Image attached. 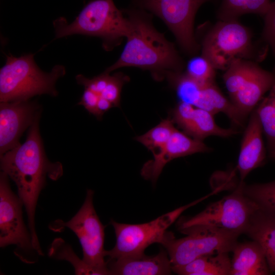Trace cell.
<instances>
[{
	"label": "cell",
	"instance_id": "cell-26",
	"mask_svg": "<svg viewBox=\"0 0 275 275\" xmlns=\"http://www.w3.org/2000/svg\"><path fill=\"white\" fill-rule=\"evenodd\" d=\"M243 190L260 208L275 216V180L249 185L244 184Z\"/></svg>",
	"mask_w": 275,
	"mask_h": 275
},
{
	"label": "cell",
	"instance_id": "cell-31",
	"mask_svg": "<svg viewBox=\"0 0 275 275\" xmlns=\"http://www.w3.org/2000/svg\"><path fill=\"white\" fill-rule=\"evenodd\" d=\"M269 156L271 158L275 160V151L269 153Z\"/></svg>",
	"mask_w": 275,
	"mask_h": 275
},
{
	"label": "cell",
	"instance_id": "cell-6",
	"mask_svg": "<svg viewBox=\"0 0 275 275\" xmlns=\"http://www.w3.org/2000/svg\"><path fill=\"white\" fill-rule=\"evenodd\" d=\"M241 182L232 194L208 205L196 215L181 219L178 229L208 227L237 233L244 234L259 206L243 193Z\"/></svg>",
	"mask_w": 275,
	"mask_h": 275
},
{
	"label": "cell",
	"instance_id": "cell-7",
	"mask_svg": "<svg viewBox=\"0 0 275 275\" xmlns=\"http://www.w3.org/2000/svg\"><path fill=\"white\" fill-rule=\"evenodd\" d=\"M223 80L230 101L245 118L273 86L275 74L257 62L239 59L225 71Z\"/></svg>",
	"mask_w": 275,
	"mask_h": 275
},
{
	"label": "cell",
	"instance_id": "cell-18",
	"mask_svg": "<svg viewBox=\"0 0 275 275\" xmlns=\"http://www.w3.org/2000/svg\"><path fill=\"white\" fill-rule=\"evenodd\" d=\"M263 130L258 115L254 111L251 115L241 141L237 169L241 182L248 174L260 167L266 157Z\"/></svg>",
	"mask_w": 275,
	"mask_h": 275
},
{
	"label": "cell",
	"instance_id": "cell-24",
	"mask_svg": "<svg viewBox=\"0 0 275 275\" xmlns=\"http://www.w3.org/2000/svg\"><path fill=\"white\" fill-rule=\"evenodd\" d=\"M175 129L172 120L167 118L144 134L136 137L135 140L151 151L153 155L166 145Z\"/></svg>",
	"mask_w": 275,
	"mask_h": 275
},
{
	"label": "cell",
	"instance_id": "cell-28",
	"mask_svg": "<svg viewBox=\"0 0 275 275\" xmlns=\"http://www.w3.org/2000/svg\"><path fill=\"white\" fill-rule=\"evenodd\" d=\"M128 80L129 77L121 73L109 75L107 85L100 97L108 100L114 107H120L122 88Z\"/></svg>",
	"mask_w": 275,
	"mask_h": 275
},
{
	"label": "cell",
	"instance_id": "cell-30",
	"mask_svg": "<svg viewBox=\"0 0 275 275\" xmlns=\"http://www.w3.org/2000/svg\"><path fill=\"white\" fill-rule=\"evenodd\" d=\"M99 98L100 97L96 92L88 88H85L78 104L82 105L90 114L96 117L97 106Z\"/></svg>",
	"mask_w": 275,
	"mask_h": 275
},
{
	"label": "cell",
	"instance_id": "cell-20",
	"mask_svg": "<svg viewBox=\"0 0 275 275\" xmlns=\"http://www.w3.org/2000/svg\"><path fill=\"white\" fill-rule=\"evenodd\" d=\"M262 248L271 273L275 272V216L259 208L244 233Z\"/></svg>",
	"mask_w": 275,
	"mask_h": 275
},
{
	"label": "cell",
	"instance_id": "cell-9",
	"mask_svg": "<svg viewBox=\"0 0 275 275\" xmlns=\"http://www.w3.org/2000/svg\"><path fill=\"white\" fill-rule=\"evenodd\" d=\"M93 194V190L88 189L82 206L70 220L67 222L57 220L49 228L56 232H60L65 227L71 230L81 245L82 260L100 275L109 274L105 260L104 226L95 210Z\"/></svg>",
	"mask_w": 275,
	"mask_h": 275
},
{
	"label": "cell",
	"instance_id": "cell-3",
	"mask_svg": "<svg viewBox=\"0 0 275 275\" xmlns=\"http://www.w3.org/2000/svg\"><path fill=\"white\" fill-rule=\"evenodd\" d=\"M201 47L202 55L216 70L224 71L239 59L263 60L269 48L254 43L251 31L238 20H218L203 37Z\"/></svg>",
	"mask_w": 275,
	"mask_h": 275
},
{
	"label": "cell",
	"instance_id": "cell-1",
	"mask_svg": "<svg viewBox=\"0 0 275 275\" xmlns=\"http://www.w3.org/2000/svg\"><path fill=\"white\" fill-rule=\"evenodd\" d=\"M40 117L30 127L25 142L0 155V159L1 171L15 183L18 197L25 207L34 248L42 256L35 228L37 201L46 179H59L63 169L60 162L50 161L45 155L39 131Z\"/></svg>",
	"mask_w": 275,
	"mask_h": 275
},
{
	"label": "cell",
	"instance_id": "cell-15",
	"mask_svg": "<svg viewBox=\"0 0 275 275\" xmlns=\"http://www.w3.org/2000/svg\"><path fill=\"white\" fill-rule=\"evenodd\" d=\"M210 150L202 140L190 138L176 129L162 149L153 155L152 159L144 163L141 169V175L145 179L154 183L164 166L172 160Z\"/></svg>",
	"mask_w": 275,
	"mask_h": 275
},
{
	"label": "cell",
	"instance_id": "cell-17",
	"mask_svg": "<svg viewBox=\"0 0 275 275\" xmlns=\"http://www.w3.org/2000/svg\"><path fill=\"white\" fill-rule=\"evenodd\" d=\"M106 263L109 274L162 275L170 274L172 271L168 254L163 250L154 256H147L144 253L108 259Z\"/></svg>",
	"mask_w": 275,
	"mask_h": 275
},
{
	"label": "cell",
	"instance_id": "cell-14",
	"mask_svg": "<svg viewBox=\"0 0 275 275\" xmlns=\"http://www.w3.org/2000/svg\"><path fill=\"white\" fill-rule=\"evenodd\" d=\"M40 112L39 104L30 100L1 102L0 155L20 144L22 134L40 116Z\"/></svg>",
	"mask_w": 275,
	"mask_h": 275
},
{
	"label": "cell",
	"instance_id": "cell-19",
	"mask_svg": "<svg viewBox=\"0 0 275 275\" xmlns=\"http://www.w3.org/2000/svg\"><path fill=\"white\" fill-rule=\"evenodd\" d=\"M230 275H268L271 273L265 253L256 241L238 243L232 251Z\"/></svg>",
	"mask_w": 275,
	"mask_h": 275
},
{
	"label": "cell",
	"instance_id": "cell-5",
	"mask_svg": "<svg viewBox=\"0 0 275 275\" xmlns=\"http://www.w3.org/2000/svg\"><path fill=\"white\" fill-rule=\"evenodd\" d=\"M53 25L56 39L74 34L99 37L107 49L126 37L129 29L128 18L123 16L113 0L91 1L71 23L60 18Z\"/></svg>",
	"mask_w": 275,
	"mask_h": 275
},
{
	"label": "cell",
	"instance_id": "cell-22",
	"mask_svg": "<svg viewBox=\"0 0 275 275\" xmlns=\"http://www.w3.org/2000/svg\"><path fill=\"white\" fill-rule=\"evenodd\" d=\"M271 3L270 0H221L216 17L218 20H231L247 14L263 16Z\"/></svg>",
	"mask_w": 275,
	"mask_h": 275
},
{
	"label": "cell",
	"instance_id": "cell-21",
	"mask_svg": "<svg viewBox=\"0 0 275 275\" xmlns=\"http://www.w3.org/2000/svg\"><path fill=\"white\" fill-rule=\"evenodd\" d=\"M231 260L228 253H219L198 258L183 265L172 266L180 275H230Z\"/></svg>",
	"mask_w": 275,
	"mask_h": 275
},
{
	"label": "cell",
	"instance_id": "cell-10",
	"mask_svg": "<svg viewBox=\"0 0 275 275\" xmlns=\"http://www.w3.org/2000/svg\"><path fill=\"white\" fill-rule=\"evenodd\" d=\"M196 202L177 208L150 222L141 224H127L112 220L116 238L114 247L105 251L108 259L141 255L150 245L163 243L169 232L167 229L187 208Z\"/></svg>",
	"mask_w": 275,
	"mask_h": 275
},
{
	"label": "cell",
	"instance_id": "cell-2",
	"mask_svg": "<svg viewBox=\"0 0 275 275\" xmlns=\"http://www.w3.org/2000/svg\"><path fill=\"white\" fill-rule=\"evenodd\" d=\"M127 42L119 59L105 72L124 67L150 70L157 79L169 72H181L184 62L173 43L157 32L145 14H129Z\"/></svg>",
	"mask_w": 275,
	"mask_h": 275
},
{
	"label": "cell",
	"instance_id": "cell-8",
	"mask_svg": "<svg viewBox=\"0 0 275 275\" xmlns=\"http://www.w3.org/2000/svg\"><path fill=\"white\" fill-rule=\"evenodd\" d=\"M186 236L176 239L170 233L162 245L172 266L185 265L202 256L232 252L239 234L208 227H197L180 231Z\"/></svg>",
	"mask_w": 275,
	"mask_h": 275
},
{
	"label": "cell",
	"instance_id": "cell-16",
	"mask_svg": "<svg viewBox=\"0 0 275 275\" xmlns=\"http://www.w3.org/2000/svg\"><path fill=\"white\" fill-rule=\"evenodd\" d=\"M173 122L176 123L187 134L203 140L215 135L228 137L237 132L233 129L223 128L215 123L213 114L205 109L179 101L172 112Z\"/></svg>",
	"mask_w": 275,
	"mask_h": 275
},
{
	"label": "cell",
	"instance_id": "cell-13",
	"mask_svg": "<svg viewBox=\"0 0 275 275\" xmlns=\"http://www.w3.org/2000/svg\"><path fill=\"white\" fill-rule=\"evenodd\" d=\"M165 77L180 101L205 109L213 115L223 113L235 124L238 126L242 124L245 118L223 94L215 82H199L182 71L169 72Z\"/></svg>",
	"mask_w": 275,
	"mask_h": 275
},
{
	"label": "cell",
	"instance_id": "cell-23",
	"mask_svg": "<svg viewBox=\"0 0 275 275\" xmlns=\"http://www.w3.org/2000/svg\"><path fill=\"white\" fill-rule=\"evenodd\" d=\"M255 111L265 135L269 153L275 151V83Z\"/></svg>",
	"mask_w": 275,
	"mask_h": 275
},
{
	"label": "cell",
	"instance_id": "cell-4",
	"mask_svg": "<svg viewBox=\"0 0 275 275\" xmlns=\"http://www.w3.org/2000/svg\"><path fill=\"white\" fill-rule=\"evenodd\" d=\"M65 73V67L59 65L49 73L42 71L36 65L33 54L18 58L7 55L6 63L0 70V101H26L44 94L56 96V81Z\"/></svg>",
	"mask_w": 275,
	"mask_h": 275
},
{
	"label": "cell",
	"instance_id": "cell-29",
	"mask_svg": "<svg viewBox=\"0 0 275 275\" xmlns=\"http://www.w3.org/2000/svg\"><path fill=\"white\" fill-rule=\"evenodd\" d=\"M264 17L262 39L275 56V0L270 5Z\"/></svg>",
	"mask_w": 275,
	"mask_h": 275
},
{
	"label": "cell",
	"instance_id": "cell-27",
	"mask_svg": "<svg viewBox=\"0 0 275 275\" xmlns=\"http://www.w3.org/2000/svg\"><path fill=\"white\" fill-rule=\"evenodd\" d=\"M216 69L203 55L191 58L186 65L185 73L192 79L203 83H214Z\"/></svg>",
	"mask_w": 275,
	"mask_h": 275
},
{
	"label": "cell",
	"instance_id": "cell-25",
	"mask_svg": "<svg viewBox=\"0 0 275 275\" xmlns=\"http://www.w3.org/2000/svg\"><path fill=\"white\" fill-rule=\"evenodd\" d=\"M48 255L50 257L70 262L74 268L76 274H100L97 270L88 265L82 259H79L71 246L61 238L54 240Z\"/></svg>",
	"mask_w": 275,
	"mask_h": 275
},
{
	"label": "cell",
	"instance_id": "cell-12",
	"mask_svg": "<svg viewBox=\"0 0 275 275\" xmlns=\"http://www.w3.org/2000/svg\"><path fill=\"white\" fill-rule=\"evenodd\" d=\"M217 1L140 0L139 4L161 19L173 32L183 50L193 55L200 47L194 33L196 14L204 3Z\"/></svg>",
	"mask_w": 275,
	"mask_h": 275
},
{
	"label": "cell",
	"instance_id": "cell-11",
	"mask_svg": "<svg viewBox=\"0 0 275 275\" xmlns=\"http://www.w3.org/2000/svg\"><path fill=\"white\" fill-rule=\"evenodd\" d=\"M9 177L1 171L0 175V246L15 245V254L27 263L35 262V250L31 234L22 217V201L12 190Z\"/></svg>",
	"mask_w": 275,
	"mask_h": 275
}]
</instances>
